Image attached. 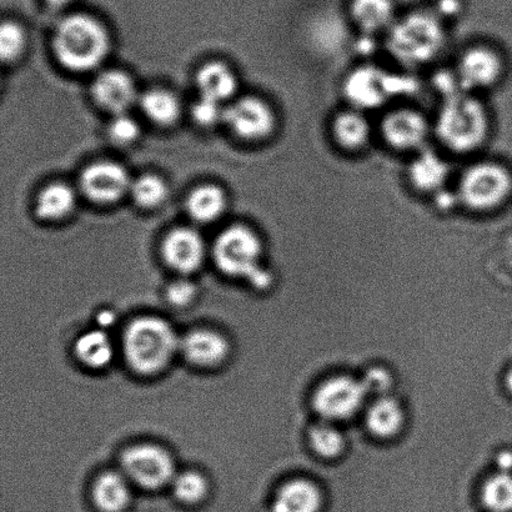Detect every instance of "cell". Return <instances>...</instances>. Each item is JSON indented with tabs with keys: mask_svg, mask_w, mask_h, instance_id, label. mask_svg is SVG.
I'll return each instance as SVG.
<instances>
[{
	"mask_svg": "<svg viewBox=\"0 0 512 512\" xmlns=\"http://www.w3.org/2000/svg\"><path fill=\"white\" fill-rule=\"evenodd\" d=\"M197 294V288L187 280H178L170 284L167 290L169 303L177 306L188 305Z\"/></svg>",
	"mask_w": 512,
	"mask_h": 512,
	"instance_id": "obj_36",
	"label": "cell"
},
{
	"mask_svg": "<svg viewBox=\"0 0 512 512\" xmlns=\"http://www.w3.org/2000/svg\"><path fill=\"white\" fill-rule=\"evenodd\" d=\"M140 133L137 122L127 114H117L109 125V135L113 142L118 144H129L138 138Z\"/></svg>",
	"mask_w": 512,
	"mask_h": 512,
	"instance_id": "obj_33",
	"label": "cell"
},
{
	"mask_svg": "<svg viewBox=\"0 0 512 512\" xmlns=\"http://www.w3.org/2000/svg\"><path fill=\"white\" fill-rule=\"evenodd\" d=\"M55 57L72 72H88L107 57L110 39L97 19L85 14L65 18L54 33Z\"/></svg>",
	"mask_w": 512,
	"mask_h": 512,
	"instance_id": "obj_5",
	"label": "cell"
},
{
	"mask_svg": "<svg viewBox=\"0 0 512 512\" xmlns=\"http://www.w3.org/2000/svg\"><path fill=\"white\" fill-rule=\"evenodd\" d=\"M132 180L122 165L112 162H99L84 170L80 185L90 200L99 204L118 202L130 192Z\"/></svg>",
	"mask_w": 512,
	"mask_h": 512,
	"instance_id": "obj_15",
	"label": "cell"
},
{
	"mask_svg": "<svg viewBox=\"0 0 512 512\" xmlns=\"http://www.w3.org/2000/svg\"><path fill=\"white\" fill-rule=\"evenodd\" d=\"M225 123L238 137L248 142H263L278 128V115L266 100L244 97L224 113Z\"/></svg>",
	"mask_w": 512,
	"mask_h": 512,
	"instance_id": "obj_14",
	"label": "cell"
},
{
	"mask_svg": "<svg viewBox=\"0 0 512 512\" xmlns=\"http://www.w3.org/2000/svg\"><path fill=\"white\" fill-rule=\"evenodd\" d=\"M499 466L500 471H505V473H510L512 470V453H503L499 456Z\"/></svg>",
	"mask_w": 512,
	"mask_h": 512,
	"instance_id": "obj_38",
	"label": "cell"
},
{
	"mask_svg": "<svg viewBox=\"0 0 512 512\" xmlns=\"http://www.w3.org/2000/svg\"><path fill=\"white\" fill-rule=\"evenodd\" d=\"M77 204L74 190L68 185L54 183L48 185L39 194L37 204H35V213L43 220L55 222V220L64 219L73 212Z\"/></svg>",
	"mask_w": 512,
	"mask_h": 512,
	"instance_id": "obj_25",
	"label": "cell"
},
{
	"mask_svg": "<svg viewBox=\"0 0 512 512\" xmlns=\"http://www.w3.org/2000/svg\"><path fill=\"white\" fill-rule=\"evenodd\" d=\"M323 495L313 481L295 479L276 493L273 512H320Z\"/></svg>",
	"mask_w": 512,
	"mask_h": 512,
	"instance_id": "obj_20",
	"label": "cell"
},
{
	"mask_svg": "<svg viewBox=\"0 0 512 512\" xmlns=\"http://www.w3.org/2000/svg\"><path fill=\"white\" fill-rule=\"evenodd\" d=\"M227 207V197L217 185H203L193 190L187 200V210L194 220L210 223L217 220Z\"/></svg>",
	"mask_w": 512,
	"mask_h": 512,
	"instance_id": "obj_26",
	"label": "cell"
},
{
	"mask_svg": "<svg viewBox=\"0 0 512 512\" xmlns=\"http://www.w3.org/2000/svg\"><path fill=\"white\" fill-rule=\"evenodd\" d=\"M481 500L490 512H512V475L500 471L486 480Z\"/></svg>",
	"mask_w": 512,
	"mask_h": 512,
	"instance_id": "obj_28",
	"label": "cell"
},
{
	"mask_svg": "<svg viewBox=\"0 0 512 512\" xmlns=\"http://www.w3.org/2000/svg\"><path fill=\"white\" fill-rule=\"evenodd\" d=\"M180 351L190 363L198 366L218 365L227 358L229 344L223 335L213 330H194L184 336Z\"/></svg>",
	"mask_w": 512,
	"mask_h": 512,
	"instance_id": "obj_19",
	"label": "cell"
},
{
	"mask_svg": "<svg viewBox=\"0 0 512 512\" xmlns=\"http://www.w3.org/2000/svg\"><path fill=\"white\" fill-rule=\"evenodd\" d=\"M408 159L405 182L411 192L419 197L436 199L453 190L456 174L451 157L436 145Z\"/></svg>",
	"mask_w": 512,
	"mask_h": 512,
	"instance_id": "obj_10",
	"label": "cell"
},
{
	"mask_svg": "<svg viewBox=\"0 0 512 512\" xmlns=\"http://www.w3.org/2000/svg\"><path fill=\"white\" fill-rule=\"evenodd\" d=\"M192 113L195 122L203 125V127H212L220 119H224L225 110L222 108V103L200 97L198 102L194 104Z\"/></svg>",
	"mask_w": 512,
	"mask_h": 512,
	"instance_id": "obj_34",
	"label": "cell"
},
{
	"mask_svg": "<svg viewBox=\"0 0 512 512\" xmlns=\"http://www.w3.org/2000/svg\"><path fill=\"white\" fill-rule=\"evenodd\" d=\"M74 351L80 363L90 369H103L114 358L113 341L103 329L87 331L79 336Z\"/></svg>",
	"mask_w": 512,
	"mask_h": 512,
	"instance_id": "obj_24",
	"label": "cell"
},
{
	"mask_svg": "<svg viewBox=\"0 0 512 512\" xmlns=\"http://www.w3.org/2000/svg\"><path fill=\"white\" fill-rule=\"evenodd\" d=\"M93 95L100 107L117 115L132 107L137 99V88L128 74L108 70L95 79Z\"/></svg>",
	"mask_w": 512,
	"mask_h": 512,
	"instance_id": "obj_18",
	"label": "cell"
},
{
	"mask_svg": "<svg viewBox=\"0 0 512 512\" xmlns=\"http://www.w3.org/2000/svg\"><path fill=\"white\" fill-rule=\"evenodd\" d=\"M456 205L474 217H491L503 210L512 199V170L500 159H470L456 174Z\"/></svg>",
	"mask_w": 512,
	"mask_h": 512,
	"instance_id": "obj_3",
	"label": "cell"
},
{
	"mask_svg": "<svg viewBox=\"0 0 512 512\" xmlns=\"http://www.w3.org/2000/svg\"><path fill=\"white\" fill-rule=\"evenodd\" d=\"M129 479L110 471L100 475L93 488L94 504L103 512H122L130 501Z\"/></svg>",
	"mask_w": 512,
	"mask_h": 512,
	"instance_id": "obj_22",
	"label": "cell"
},
{
	"mask_svg": "<svg viewBox=\"0 0 512 512\" xmlns=\"http://www.w3.org/2000/svg\"><path fill=\"white\" fill-rule=\"evenodd\" d=\"M450 70L461 92L484 95L503 82L506 62L498 47L476 42L461 50Z\"/></svg>",
	"mask_w": 512,
	"mask_h": 512,
	"instance_id": "obj_9",
	"label": "cell"
},
{
	"mask_svg": "<svg viewBox=\"0 0 512 512\" xmlns=\"http://www.w3.org/2000/svg\"><path fill=\"white\" fill-rule=\"evenodd\" d=\"M197 84L200 97L223 103L237 92L238 82L227 65L213 62L199 69Z\"/></svg>",
	"mask_w": 512,
	"mask_h": 512,
	"instance_id": "obj_21",
	"label": "cell"
},
{
	"mask_svg": "<svg viewBox=\"0 0 512 512\" xmlns=\"http://www.w3.org/2000/svg\"><path fill=\"white\" fill-rule=\"evenodd\" d=\"M311 449L323 459H335L343 453L345 440L330 421L313 426L309 433Z\"/></svg>",
	"mask_w": 512,
	"mask_h": 512,
	"instance_id": "obj_29",
	"label": "cell"
},
{
	"mask_svg": "<svg viewBox=\"0 0 512 512\" xmlns=\"http://www.w3.org/2000/svg\"><path fill=\"white\" fill-rule=\"evenodd\" d=\"M364 388L368 395H375L378 398L386 396V391L391 389L393 385V378H391L390 371L384 368H371L366 371L363 380Z\"/></svg>",
	"mask_w": 512,
	"mask_h": 512,
	"instance_id": "obj_35",
	"label": "cell"
},
{
	"mask_svg": "<svg viewBox=\"0 0 512 512\" xmlns=\"http://www.w3.org/2000/svg\"><path fill=\"white\" fill-rule=\"evenodd\" d=\"M143 112L152 122L159 125H170L177 122L180 105L175 95L163 89H153L142 95L140 99Z\"/></svg>",
	"mask_w": 512,
	"mask_h": 512,
	"instance_id": "obj_27",
	"label": "cell"
},
{
	"mask_svg": "<svg viewBox=\"0 0 512 512\" xmlns=\"http://www.w3.org/2000/svg\"><path fill=\"white\" fill-rule=\"evenodd\" d=\"M47 2L54 5V7H62V5L72 2V0H47Z\"/></svg>",
	"mask_w": 512,
	"mask_h": 512,
	"instance_id": "obj_40",
	"label": "cell"
},
{
	"mask_svg": "<svg viewBox=\"0 0 512 512\" xmlns=\"http://www.w3.org/2000/svg\"><path fill=\"white\" fill-rule=\"evenodd\" d=\"M25 34L18 24L5 22L0 29V53L4 62L13 60L23 52Z\"/></svg>",
	"mask_w": 512,
	"mask_h": 512,
	"instance_id": "obj_32",
	"label": "cell"
},
{
	"mask_svg": "<svg viewBox=\"0 0 512 512\" xmlns=\"http://www.w3.org/2000/svg\"><path fill=\"white\" fill-rule=\"evenodd\" d=\"M130 193L139 207L155 208L167 198L168 187L162 178L149 174L134 180Z\"/></svg>",
	"mask_w": 512,
	"mask_h": 512,
	"instance_id": "obj_30",
	"label": "cell"
},
{
	"mask_svg": "<svg viewBox=\"0 0 512 512\" xmlns=\"http://www.w3.org/2000/svg\"><path fill=\"white\" fill-rule=\"evenodd\" d=\"M378 142L389 152L413 157L434 144L433 117L408 103H395L376 120Z\"/></svg>",
	"mask_w": 512,
	"mask_h": 512,
	"instance_id": "obj_6",
	"label": "cell"
},
{
	"mask_svg": "<svg viewBox=\"0 0 512 512\" xmlns=\"http://www.w3.org/2000/svg\"><path fill=\"white\" fill-rule=\"evenodd\" d=\"M404 424V411L400 404L389 396H381L371 404L366 413V426L370 433L380 439H390L399 433Z\"/></svg>",
	"mask_w": 512,
	"mask_h": 512,
	"instance_id": "obj_23",
	"label": "cell"
},
{
	"mask_svg": "<svg viewBox=\"0 0 512 512\" xmlns=\"http://www.w3.org/2000/svg\"><path fill=\"white\" fill-rule=\"evenodd\" d=\"M328 135L331 145L348 157L368 153L374 143L378 142L376 120L370 117V113L349 105L331 114Z\"/></svg>",
	"mask_w": 512,
	"mask_h": 512,
	"instance_id": "obj_11",
	"label": "cell"
},
{
	"mask_svg": "<svg viewBox=\"0 0 512 512\" xmlns=\"http://www.w3.org/2000/svg\"><path fill=\"white\" fill-rule=\"evenodd\" d=\"M263 250V243L253 229L234 225L219 235L213 253L215 264L224 274L264 289L270 284V275L261 266Z\"/></svg>",
	"mask_w": 512,
	"mask_h": 512,
	"instance_id": "obj_7",
	"label": "cell"
},
{
	"mask_svg": "<svg viewBox=\"0 0 512 512\" xmlns=\"http://www.w3.org/2000/svg\"><path fill=\"white\" fill-rule=\"evenodd\" d=\"M125 476L144 489L155 490L172 484L175 466L172 456L159 446H133L123 454Z\"/></svg>",
	"mask_w": 512,
	"mask_h": 512,
	"instance_id": "obj_13",
	"label": "cell"
},
{
	"mask_svg": "<svg viewBox=\"0 0 512 512\" xmlns=\"http://www.w3.org/2000/svg\"><path fill=\"white\" fill-rule=\"evenodd\" d=\"M165 261L179 273L189 274L200 268L205 256L202 237L190 228L174 229L163 243Z\"/></svg>",
	"mask_w": 512,
	"mask_h": 512,
	"instance_id": "obj_17",
	"label": "cell"
},
{
	"mask_svg": "<svg viewBox=\"0 0 512 512\" xmlns=\"http://www.w3.org/2000/svg\"><path fill=\"white\" fill-rule=\"evenodd\" d=\"M182 339L167 320L143 316L125 330L123 350L130 368L139 374L158 373L180 350Z\"/></svg>",
	"mask_w": 512,
	"mask_h": 512,
	"instance_id": "obj_4",
	"label": "cell"
},
{
	"mask_svg": "<svg viewBox=\"0 0 512 512\" xmlns=\"http://www.w3.org/2000/svg\"><path fill=\"white\" fill-rule=\"evenodd\" d=\"M98 324L99 329L107 330L110 326L115 324V315L112 311L103 310L102 313L98 315Z\"/></svg>",
	"mask_w": 512,
	"mask_h": 512,
	"instance_id": "obj_37",
	"label": "cell"
},
{
	"mask_svg": "<svg viewBox=\"0 0 512 512\" xmlns=\"http://www.w3.org/2000/svg\"><path fill=\"white\" fill-rule=\"evenodd\" d=\"M505 384L506 388H508L512 394V368L508 371V374H506Z\"/></svg>",
	"mask_w": 512,
	"mask_h": 512,
	"instance_id": "obj_39",
	"label": "cell"
},
{
	"mask_svg": "<svg viewBox=\"0 0 512 512\" xmlns=\"http://www.w3.org/2000/svg\"><path fill=\"white\" fill-rule=\"evenodd\" d=\"M434 143L451 158L483 155L493 135V114L483 95L456 92L440 99L433 115Z\"/></svg>",
	"mask_w": 512,
	"mask_h": 512,
	"instance_id": "obj_1",
	"label": "cell"
},
{
	"mask_svg": "<svg viewBox=\"0 0 512 512\" xmlns=\"http://www.w3.org/2000/svg\"><path fill=\"white\" fill-rule=\"evenodd\" d=\"M450 33L446 18L438 10L413 9L401 13L393 28L386 33V53L403 70L413 72L430 67L443 57Z\"/></svg>",
	"mask_w": 512,
	"mask_h": 512,
	"instance_id": "obj_2",
	"label": "cell"
},
{
	"mask_svg": "<svg viewBox=\"0 0 512 512\" xmlns=\"http://www.w3.org/2000/svg\"><path fill=\"white\" fill-rule=\"evenodd\" d=\"M368 396L363 381L350 376H334L316 389L313 406L325 421H343L353 418Z\"/></svg>",
	"mask_w": 512,
	"mask_h": 512,
	"instance_id": "obj_12",
	"label": "cell"
},
{
	"mask_svg": "<svg viewBox=\"0 0 512 512\" xmlns=\"http://www.w3.org/2000/svg\"><path fill=\"white\" fill-rule=\"evenodd\" d=\"M400 75L375 64L350 69L341 83L345 105L366 113L383 112L400 94Z\"/></svg>",
	"mask_w": 512,
	"mask_h": 512,
	"instance_id": "obj_8",
	"label": "cell"
},
{
	"mask_svg": "<svg viewBox=\"0 0 512 512\" xmlns=\"http://www.w3.org/2000/svg\"><path fill=\"white\" fill-rule=\"evenodd\" d=\"M348 14L359 33L385 37L401 13L395 0H350Z\"/></svg>",
	"mask_w": 512,
	"mask_h": 512,
	"instance_id": "obj_16",
	"label": "cell"
},
{
	"mask_svg": "<svg viewBox=\"0 0 512 512\" xmlns=\"http://www.w3.org/2000/svg\"><path fill=\"white\" fill-rule=\"evenodd\" d=\"M172 488L175 498L183 504H197L208 493L207 480L195 471H184L182 474L175 475Z\"/></svg>",
	"mask_w": 512,
	"mask_h": 512,
	"instance_id": "obj_31",
	"label": "cell"
}]
</instances>
